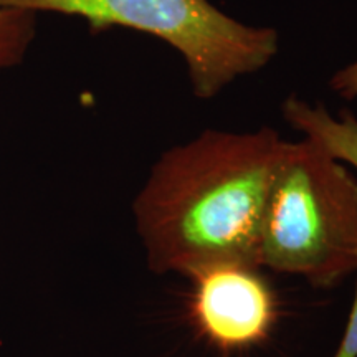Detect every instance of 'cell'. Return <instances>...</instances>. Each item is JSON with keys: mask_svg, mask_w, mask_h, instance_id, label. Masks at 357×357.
I'll return each instance as SVG.
<instances>
[{"mask_svg": "<svg viewBox=\"0 0 357 357\" xmlns=\"http://www.w3.org/2000/svg\"><path fill=\"white\" fill-rule=\"evenodd\" d=\"M287 139L273 128L207 129L169 147L132 200L147 268L194 278L217 266H260L268 200Z\"/></svg>", "mask_w": 357, "mask_h": 357, "instance_id": "1", "label": "cell"}, {"mask_svg": "<svg viewBox=\"0 0 357 357\" xmlns=\"http://www.w3.org/2000/svg\"><path fill=\"white\" fill-rule=\"evenodd\" d=\"M260 266L331 289L357 271V178L307 137L289 141L276 174Z\"/></svg>", "mask_w": 357, "mask_h": 357, "instance_id": "2", "label": "cell"}, {"mask_svg": "<svg viewBox=\"0 0 357 357\" xmlns=\"http://www.w3.org/2000/svg\"><path fill=\"white\" fill-rule=\"evenodd\" d=\"M0 7L78 17L91 33L121 26L153 35L181 53L200 100L265 68L280 50L275 29L235 20L211 0H0Z\"/></svg>", "mask_w": 357, "mask_h": 357, "instance_id": "3", "label": "cell"}, {"mask_svg": "<svg viewBox=\"0 0 357 357\" xmlns=\"http://www.w3.org/2000/svg\"><path fill=\"white\" fill-rule=\"evenodd\" d=\"M194 316L200 331L225 351L263 341L276 318V303L258 268L217 266L192 278Z\"/></svg>", "mask_w": 357, "mask_h": 357, "instance_id": "4", "label": "cell"}, {"mask_svg": "<svg viewBox=\"0 0 357 357\" xmlns=\"http://www.w3.org/2000/svg\"><path fill=\"white\" fill-rule=\"evenodd\" d=\"M284 121L328 151L339 162L357 171V118L349 109L333 116L323 102L311 105L291 95L281 105Z\"/></svg>", "mask_w": 357, "mask_h": 357, "instance_id": "5", "label": "cell"}, {"mask_svg": "<svg viewBox=\"0 0 357 357\" xmlns=\"http://www.w3.org/2000/svg\"><path fill=\"white\" fill-rule=\"evenodd\" d=\"M35 37V13L0 7V73L24 63Z\"/></svg>", "mask_w": 357, "mask_h": 357, "instance_id": "6", "label": "cell"}, {"mask_svg": "<svg viewBox=\"0 0 357 357\" xmlns=\"http://www.w3.org/2000/svg\"><path fill=\"white\" fill-rule=\"evenodd\" d=\"M333 357H357V281L344 333H342V337Z\"/></svg>", "mask_w": 357, "mask_h": 357, "instance_id": "7", "label": "cell"}, {"mask_svg": "<svg viewBox=\"0 0 357 357\" xmlns=\"http://www.w3.org/2000/svg\"><path fill=\"white\" fill-rule=\"evenodd\" d=\"M329 86L336 95L344 100H356L357 98V61L346 65L337 70L329 79Z\"/></svg>", "mask_w": 357, "mask_h": 357, "instance_id": "8", "label": "cell"}]
</instances>
